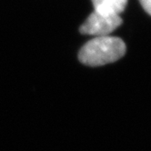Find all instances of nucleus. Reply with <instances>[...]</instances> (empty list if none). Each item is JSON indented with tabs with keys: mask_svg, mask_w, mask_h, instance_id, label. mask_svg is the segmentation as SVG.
Instances as JSON below:
<instances>
[{
	"mask_svg": "<svg viewBox=\"0 0 151 151\" xmlns=\"http://www.w3.org/2000/svg\"><path fill=\"white\" fill-rule=\"evenodd\" d=\"M94 11L109 16H120L127 4V0H91Z\"/></svg>",
	"mask_w": 151,
	"mask_h": 151,
	"instance_id": "nucleus-3",
	"label": "nucleus"
},
{
	"mask_svg": "<svg viewBox=\"0 0 151 151\" xmlns=\"http://www.w3.org/2000/svg\"><path fill=\"white\" fill-rule=\"evenodd\" d=\"M139 2L145 9V11L151 16V0H139Z\"/></svg>",
	"mask_w": 151,
	"mask_h": 151,
	"instance_id": "nucleus-4",
	"label": "nucleus"
},
{
	"mask_svg": "<svg viewBox=\"0 0 151 151\" xmlns=\"http://www.w3.org/2000/svg\"><path fill=\"white\" fill-rule=\"evenodd\" d=\"M122 24L120 16L103 15L94 11L80 27L81 34L96 37H106Z\"/></svg>",
	"mask_w": 151,
	"mask_h": 151,
	"instance_id": "nucleus-2",
	"label": "nucleus"
},
{
	"mask_svg": "<svg viewBox=\"0 0 151 151\" xmlns=\"http://www.w3.org/2000/svg\"><path fill=\"white\" fill-rule=\"evenodd\" d=\"M124 41L116 37H96L82 47L78 59L90 67L103 66L120 59L126 53Z\"/></svg>",
	"mask_w": 151,
	"mask_h": 151,
	"instance_id": "nucleus-1",
	"label": "nucleus"
}]
</instances>
